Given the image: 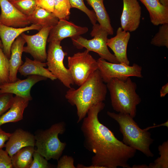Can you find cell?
<instances>
[{"label":"cell","mask_w":168,"mask_h":168,"mask_svg":"<svg viewBox=\"0 0 168 168\" xmlns=\"http://www.w3.org/2000/svg\"><path fill=\"white\" fill-rule=\"evenodd\" d=\"M105 105L101 102L91 107L81 126L84 146L94 154L91 165L97 168H130L128 161L134 156L136 150L119 140L100 122L98 114Z\"/></svg>","instance_id":"cell-1"},{"label":"cell","mask_w":168,"mask_h":168,"mask_svg":"<svg viewBox=\"0 0 168 168\" xmlns=\"http://www.w3.org/2000/svg\"><path fill=\"white\" fill-rule=\"evenodd\" d=\"M0 7L1 24L14 28H22L31 24L29 17L20 12L8 0H0Z\"/></svg>","instance_id":"cell-11"},{"label":"cell","mask_w":168,"mask_h":168,"mask_svg":"<svg viewBox=\"0 0 168 168\" xmlns=\"http://www.w3.org/2000/svg\"><path fill=\"white\" fill-rule=\"evenodd\" d=\"M168 93V83H167L162 86L160 91V96L161 97H165Z\"/></svg>","instance_id":"cell-37"},{"label":"cell","mask_w":168,"mask_h":168,"mask_svg":"<svg viewBox=\"0 0 168 168\" xmlns=\"http://www.w3.org/2000/svg\"><path fill=\"white\" fill-rule=\"evenodd\" d=\"M151 44L158 47H166L168 48V23L161 25L158 32L154 36Z\"/></svg>","instance_id":"cell-27"},{"label":"cell","mask_w":168,"mask_h":168,"mask_svg":"<svg viewBox=\"0 0 168 168\" xmlns=\"http://www.w3.org/2000/svg\"><path fill=\"white\" fill-rule=\"evenodd\" d=\"M11 3L12 2L15 1H16L17 0H8Z\"/></svg>","instance_id":"cell-41"},{"label":"cell","mask_w":168,"mask_h":168,"mask_svg":"<svg viewBox=\"0 0 168 168\" xmlns=\"http://www.w3.org/2000/svg\"><path fill=\"white\" fill-rule=\"evenodd\" d=\"M91 35L93 38L87 40L79 36L71 39L73 45L77 49L85 48L90 51L97 53L100 58L114 63H119L114 54L109 50L107 44L108 36L106 30L99 24L93 25Z\"/></svg>","instance_id":"cell-6"},{"label":"cell","mask_w":168,"mask_h":168,"mask_svg":"<svg viewBox=\"0 0 168 168\" xmlns=\"http://www.w3.org/2000/svg\"><path fill=\"white\" fill-rule=\"evenodd\" d=\"M146 7L151 23L158 26L168 23V7L162 4L160 0H139Z\"/></svg>","instance_id":"cell-20"},{"label":"cell","mask_w":168,"mask_h":168,"mask_svg":"<svg viewBox=\"0 0 168 168\" xmlns=\"http://www.w3.org/2000/svg\"><path fill=\"white\" fill-rule=\"evenodd\" d=\"M42 28L39 25L34 24L22 28H14L0 24V37L3 45V50L6 56L10 58L11 46L15 39L22 33L31 30L39 31Z\"/></svg>","instance_id":"cell-17"},{"label":"cell","mask_w":168,"mask_h":168,"mask_svg":"<svg viewBox=\"0 0 168 168\" xmlns=\"http://www.w3.org/2000/svg\"><path fill=\"white\" fill-rule=\"evenodd\" d=\"M132 168H148V166L145 164H142L140 165H135L133 166Z\"/></svg>","instance_id":"cell-38"},{"label":"cell","mask_w":168,"mask_h":168,"mask_svg":"<svg viewBox=\"0 0 168 168\" xmlns=\"http://www.w3.org/2000/svg\"><path fill=\"white\" fill-rule=\"evenodd\" d=\"M0 24H1V23H0Z\"/></svg>","instance_id":"cell-42"},{"label":"cell","mask_w":168,"mask_h":168,"mask_svg":"<svg viewBox=\"0 0 168 168\" xmlns=\"http://www.w3.org/2000/svg\"><path fill=\"white\" fill-rule=\"evenodd\" d=\"M29 18L31 24L38 25L42 27L45 26L53 27L57 24L59 20L53 12L37 6Z\"/></svg>","instance_id":"cell-23"},{"label":"cell","mask_w":168,"mask_h":168,"mask_svg":"<svg viewBox=\"0 0 168 168\" xmlns=\"http://www.w3.org/2000/svg\"><path fill=\"white\" fill-rule=\"evenodd\" d=\"M0 48L2 49L3 45L1 40H0Z\"/></svg>","instance_id":"cell-40"},{"label":"cell","mask_w":168,"mask_h":168,"mask_svg":"<svg viewBox=\"0 0 168 168\" xmlns=\"http://www.w3.org/2000/svg\"><path fill=\"white\" fill-rule=\"evenodd\" d=\"M11 158L7 152L0 149V168H12Z\"/></svg>","instance_id":"cell-34"},{"label":"cell","mask_w":168,"mask_h":168,"mask_svg":"<svg viewBox=\"0 0 168 168\" xmlns=\"http://www.w3.org/2000/svg\"><path fill=\"white\" fill-rule=\"evenodd\" d=\"M46 66V62L32 60L26 57L25 62L19 68L18 72L24 76L36 75L49 78L52 81L56 79L48 68H44Z\"/></svg>","instance_id":"cell-21"},{"label":"cell","mask_w":168,"mask_h":168,"mask_svg":"<svg viewBox=\"0 0 168 168\" xmlns=\"http://www.w3.org/2000/svg\"><path fill=\"white\" fill-rule=\"evenodd\" d=\"M94 11L99 24L108 32L112 35L114 30L110 23L109 16L104 4V0H86Z\"/></svg>","instance_id":"cell-22"},{"label":"cell","mask_w":168,"mask_h":168,"mask_svg":"<svg viewBox=\"0 0 168 168\" xmlns=\"http://www.w3.org/2000/svg\"><path fill=\"white\" fill-rule=\"evenodd\" d=\"M11 134L3 130L0 126V149L5 147V142L8 140Z\"/></svg>","instance_id":"cell-36"},{"label":"cell","mask_w":168,"mask_h":168,"mask_svg":"<svg viewBox=\"0 0 168 168\" xmlns=\"http://www.w3.org/2000/svg\"><path fill=\"white\" fill-rule=\"evenodd\" d=\"M107 115L119 124V130L123 136V142L136 150L142 153L147 157H153L154 154L150 149L154 140L146 129H142L128 114H118L108 111Z\"/></svg>","instance_id":"cell-3"},{"label":"cell","mask_w":168,"mask_h":168,"mask_svg":"<svg viewBox=\"0 0 168 168\" xmlns=\"http://www.w3.org/2000/svg\"><path fill=\"white\" fill-rule=\"evenodd\" d=\"M35 150L34 146H29L18 151L11 157L13 167L29 168Z\"/></svg>","instance_id":"cell-24"},{"label":"cell","mask_w":168,"mask_h":168,"mask_svg":"<svg viewBox=\"0 0 168 168\" xmlns=\"http://www.w3.org/2000/svg\"><path fill=\"white\" fill-rule=\"evenodd\" d=\"M160 1L164 5L168 7V0H160Z\"/></svg>","instance_id":"cell-39"},{"label":"cell","mask_w":168,"mask_h":168,"mask_svg":"<svg viewBox=\"0 0 168 168\" xmlns=\"http://www.w3.org/2000/svg\"><path fill=\"white\" fill-rule=\"evenodd\" d=\"M86 49L68 58V67L74 84L78 86L83 83L98 69L97 60Z\"/></svg>","instance_id":"cell-7"},{"label":"cell","mask_w":168,"mask_h":168,"mask_svg":"<svg viewBox=\"0 0 168 168\" xmlns=\"http://www.w3.org/2000/svg\"><path fill=\"white\" fill-rule=\"evenodd\" d=\"M35 136L21 128L16 129L11 133L5 144V150L12 157L21 148L27 146H35Z\"/></svg>","instance_id":"cell-16"},{"label":"cell","mask_w":168,"mask_h":168,"mask_svg":"<svg viewBox=\"0 0 168 168\" xmlns=\"http://www.w3.org/2000/svg\"><path fill=\"white\" fill-rule=\"evenodd\" d=\"M123 7L120 17L121 28L126 31L133 32L139 27L141 7L137 0H123Z\"/></svg>","instance_id":"cell-14"},{"label":"cell","mask_w":168,"mask_h":168,"mask_svg":"<svg viewBox=\"0 0 168 168\" xmlns=\"http://www.w3.org/2000/svg\"><path fill=\"white\" fill-rule=\"evenodd\" d=\"M106 86L114 110L134 118L137 106L141 101V98L136 92V83L130 77L125 81L114 78L107 83Z\"/></svg>","instance_id":"cell-4"},{"label":"cell","mask_w":168,"mask_h":168,"mask_svg":"<svg viewBox=\"0 0 168 168\" xmlns=\"http://www.w3.org/2000/svg\"><path fill=\"white\" fill-rule=\"evenodd\" d=\"M79 86L69 88L65 95L68 102L76 107L77 123L86 117L91 107L105 100L107 89L98 69Z\"/></svg>","instance_id":"cell-2"},{"label":"cell","mask_w":168,"mask_h":168,"mask_svg":"<svg viewBox=\"0 0 168 168\" xmlns=\"http://www.w3.org/2000/svg\"><path fill=\"white\" fill-rule=\"evenodd\" d=\"M33 160L29 168H50L52 166L48 162V160L36 151L35 150L33 156Z\"/></svg>","instance_id":"cell-31"},{"label":"cell","mask_w":168,"mask_h":168,"mask_svg":"<svg viewBox=\"0 0 168 168\" xmlns=\"http://www.w3.org/2000/svg\"><path fill=\"white\" fill-rule=\"evenodd\" d=\"M29 100L16 95L10 108L0 117V126L9 123L19 121L23 119V114Z\"/></svg>","instance_id":"cell-19"},{"label":"cell","mask_w":168,"mask_h":168,"mask_svg":"<svg viewBox=\"0 0 168 168\" xmlns=\"http://www.w3.org/2000/svg\"><path fill=\"white\" fill-rule=\"evenodd\" d=\"M47 78L41 76L31 75L26 78L10 82L0 86V94L10 93L27 99L32 100L30 91L32 87L37 82L46 80Z\"/></svg>","instance_id":"cell-13"},{"label":"cell","mask_w":168,"mask_h":168,"mask_svg":"<svg viewBox=\"0 0 168 168\" xmlns=\"http://www.w3.org/2000/svg\"><path fill=\"white\" fill-rule=\"evenodd\" d=\"M9 59L0 48V86L10 82Z\"/></svg>","instance_id":"cell-28"},{"label":"cell","mask_w":168,"mask_h":168,"mask_svg":"<svg viewBox=\"0 0 168 168\" xmlns=\"http://www.w3.org/2000/svg\"><path fill=\"white\" fill-rule=\"evenodd\" d=\"M52 27H43L37 33L32 35L22 33L21 35L27 43L26 46L24 47L23 52L30 54L34 60L45 62L47 57V42L50 31Z\"/></svg>","instance_id":"cell-10"},{"label":"cell","mask_w":168,"mask_h":168,"mask_svg":"<svg viewBox=\"0 0 168 168\" xmlns=\"http://www.w3.org/2000/svg\"><path fill=\"white\" fill-rule=\"evenodd\" d=\"M65 130L66 124L62 122L40 132L35 136L36 151L48 161L51 159L58 160L67 145L65 142L60 140L58 136L63 134Z\"/></svg>","instance_id":"cell-5"},{"label":"cell","mask_w":168,"mask_h":168,"mask_svg":"<svg viewBox=\"0 0 168 168\" xmlns=\"http://www.w3.org/2000/svg\"><path fill=\"white\" fill-rule=\"evenodd\" d=\"M26 43L25 39L20 35L13 43L11 48V56L9 61L10 82H13L19 79L17 73L19 68L23 63L22 60L24 45Z\"/></svg>","instance_id":"cell-18"},{"label":"cell","mask_w":168,"mask_h":168,"mask_svg":"<svg viewBox=\"0 0 168 168\" xmlns=\"http://www.w3.org/2000/svg\"><path fill=\"white\" fill-rule=\"evenodd\" d=\"M57 168H76L74 160L71 156L64 155L61 156L58 160Z\"/></svg>","instance_id":"cell-33"},{"label":"cell","mask_w":168,"mask_h":168,"mask_svg":"<svg viewBox=\"0 0 168 168\" xmlns=\"http://www.w3.org/2000/svg\"><path fill=\"white\" fill-rule=\"evenodd\" d=\"M97 62L98 69L104 82L107 83L114 78L125 81L131 77L142 78V67L136 63L132 66L107 62L100 58Z\"/></svg>","instance_id":"cell-9"},{"label":"cell","mask_w":168,"mask_h":168,"mask_svg":"<svg viewBox=\"0 0 168 168\" xmlns=\"http://www.w3.org/2000/svg\"><path fill=\"white\" fill-rule=\"evenodd\" d=\"M53 13L59 20L69 19L71 8L69 0H54Z\"/></svg>","instance_id":"cell-25"},{"label":"cell","mask_w":168,"mask_h":168,"mask_svg":"<svg viewBox=\"0 0 168 168\" xmlns=\"http://www.w3.org/2000/svg\"><path fill=\"white\" fill-rule=\"evenodd\" d=\"M130 37L129 32L119 27L116 35L108 39L107 44L113 51L119 63L129 65L130 62L127 56V45Z\"/></svg>","instance_id":"cell-15"},{"label":"cell","mask_w":168,"mask_h":168,"mask_svg":"<svg viewBox=\"0 0 168 168\" xmlns=\"http://www.w3.org/2000/svg\"><path fill=\"white\" fill-rule=\"evenodd\" d=\"M69 1L71 8H76L84 12L93 25L96 24L97 19L94 11L93 10L89 9L86 6L84 0H69Z\"/></svg>","instance_id":"cell-30"},{"label":"cell","mask_w":168,"mask_h":168,"mask_svg":"<svg viewBox=\"0 0 168 168\" xmlns=\"http://www.w3.org/2000/svg\"><path fill=\"white\" fill-rule=\"evenodd\" d=\"M61 42L49 43L46 62L48 69L66 87L70 88L74 84L68 69L64 65L63 60L66 52L63 51Z\"/></svg>","instance_id":"cell-8"},{"label":"cell","mask_w":168,"mask_h":168,"mask_svg":"<svg viewBox=\"0 0 168 168\" xmlns=\"http://www.w3.org/2000/svg\"><path fill=\"white\" fill-rule=\"evenodd\" d=\"M88 31L86 27L77 26L66 20H59L57 24L50 30L47 42H61L68 37L74 38L85 34Z\"/></svg>","instance_id":"cell-12"},{"label":"cell","mask_w":168,"mask_h":168,"mask_svg":"<svg viewBox=\"0 0 168 168\" xmlns=\"http://www.w3.org/2000/svg\"><path fill=\"white\" fill-rule=\"evenodd\" d=\"M13 95L8 93L0 94V117L11 106L14 99Z\"/></svg>","instance_id":"cell-32"},{"label":"cell","mask_w":168,"mask_h":168,"mask_svg":"<svg viewBox=\"0 0 168 168\" xmlns=\"http://www.w3.org/2000/svg\"><path fill=\"white\" fill-rule=\"evenodd\" d=\"M36 6L53 12L54 9V0H36Z\"/></svg>","instance_id":"cell-35"},{"label":"cell","mask_w":168,"mask_h":168,"mask_svg":"<svg viewBox=\"0 0 168 168\" xmlns=\"http://www.w3.org/2000/svg\"><path fill=\"white\" fill-rule=\"evenodd\" d=\"M160 157H158L154 162L151 163L148 168H168V140L164 142L158 147Z\"/></svg>","instance_id":"cell-26"},{"label":"cell","mask_w":168,"mask_h":168,"mask_svg":"<svg viewBox=\"0 0 168 168\" xmlns=\"http://www.w3.org/2000/svg\"><path fill=\"white\" fill-rule=\"evenodd\" d=\"M23 14L30 16L36 7V0H17L11 3Z\"/></svg>","instance_id":"cell-29"}]
</instances>
